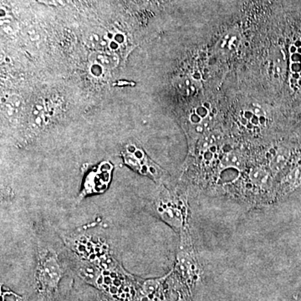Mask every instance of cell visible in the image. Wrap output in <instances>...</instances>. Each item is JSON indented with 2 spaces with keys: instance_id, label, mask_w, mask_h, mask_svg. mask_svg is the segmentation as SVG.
I'll return each instance as SVG.
<instances>
[{
  "instance_id": "obj_1",
  "label": "cell",
  "mask_w": 301,
  "mask_h": 301,
  "mask_svg": "<svg viewBox=\"0 0 301 301\" xmlns=\"http://www.w3.org/2000/svg\"><path fill=\"white\" fill-rule=\"evenodd\" d=\"M65 246L72 254L97 264L104 270L120 268L121 264L111 253L110 247L104 239L84 232L61 235Z\"/></svg>"
},
{
  "instance_id": "obj_2",
  "label": "cell",
  "mask_w": 301,
  "mask_h": 301,
  "mask_svg": "<svg viewBox=\"0 0 301 301\" xmlns=\"http://www.w3.org/2000/svg\"><path fill=\"white\" fill-rule=\"evenodd\" d=\"M150 209L175 232L180 233L189 228L187 198L175 189L161 184L151 199Z\"/></svg>"
},
{
  "instance_id": "obj_3",
  "label": "cell",
  "mask_w": 301,
  "mask_h": 301,
  "mask_svg": "<svg viewBox=\"0 0 301 301\" xmlns=\"http://www.w3.org/2000/svg\"><path fill=\"white\" fill-rule=\"evenodd\" d=\"M36 250L37 284L43 293L50 294L57 291L65 274L64 264L57 251L49 244L39 241Z\"/></svg>"
},
{
  "instance_id": "obj_4",
  "label": "cell",
  "mask_w": 301,
  "mask_h": 301,
  "mask_svg": "<svg viewBox=\"0 0 301 301\" xmlns=\"http://www.w3.org/2000/svg\"><path fill=\"white\" fill-rule=\"evenodd\" d=\"M173 270L189 289L194 287L200 281L202 268L193 245L190 228L179 233V243Z\"/></svg>"
},
{
  "instance_id": "obj_5",
  "label": "cell",
  "mask_w": 301,
  "mask_h": 301,
  "mask_svg": "<svg viewBox=\"0 0 301 301\" xmlns=\"http://www.w3.org/2000/svg\"><path fill=\"white\" fill-rule=\"evenodd\" d=\"M112 170L110 163L103 162L90 171L83 181L77 197L78 202L106 191L111 182Z\"/></svg>"
},
{
  "instance_id": "obj_6",
  "label": "cell",
  "mask_w": 301,
  "mask_h": 301,
  "mask_svg": "<svg viewBox=\"0 0 301 301\" xmlns=\"http://www.w3.org/2000/svg\"><path fill=\"white\" fill-rule=\"evenodd\" d=\"M74 256V270L75 271L76 274L86 283L94 287H96L98 279L102 273V269L94 263L79 259L75 255Z\"/></svg>"
},
{
  "instance_id": "obj_7",
  "label": "cell",
  "mask_w": 301,
  "mask_h": 301,
  "mask_svg": "<svg viewBox=\"0 0 301 301\" xmlns=\"http://www.w3.org/2000/svg\"><path fill=\"white\" fill-rule=\"evenodd\" d=\"M290 156V151L288 149H283L279 150V152L275 153L273 156L270 162V169L273 171V175H276L279 171L285 167V165L288 162V160Z\"/></svg>"
},
{
  "instance_id": "obj_8",
  "label": "cell",
  "mask_w": 301,
  "mask_h": 301,
  "mask_svg": "<svg viewBox=\"0 0 301 301\" xmlns=\"http://www.w3.org/2000/svg\"><path fill=\"white\" fill-rule=\"evenodd\" d=\"M1 296H2V301H21V298L19 295H17L16 294L3 289L1 292Z\"/></svg>"
},
{
  "instance_id": "obj_9",
  "label": "cell",
  "mask_w": 301,
  "mask_h": 301,
  "mask_svg": "<svg viewBox=\"0 0 301 301\" xmlns=\"http://www.w3.org/2000/svg\"><path fill=\"white\" fill-rule=\"evenodd\" d=\"M90 71L92 75L95 76V77H99L103 74V67L101 66V65L96 63V64H94L90 66Z\"/></svg>"
},
{
  "instance_id": "obj_10",
  "label": "cell",
  "mask_w": 301,
  "mask_h": 301,
  "mask_svg": "<svg viewBox=\"0 0 301 301\" xmlns=\"http://www.w3.org/2000/svg\"><path fill=\"white\" fill-rule=\"evenodd\" d=\"M196 113L201 118H206L208 115V110L204 106H199L196 109Z\"/></svg>"
},
{
  "instance_id": "obj_11",
  "label": "cell",
  "mask_w": 301,
  "mask_h": 301,
  "mask_svg": "<svg viewBox=\"0 0 301 301\" xmlns=\"http://www.w3.org/2000/svg\"><path fill=\"white\" fill-rule=\"evenodd\" d=\"M190 121H191V123L198 125V124H200V123L202 122V118H201L197 113H194V114L191 115V116H190Z\"/></svg>"
},
{
  "instance_id": "obj_12",
  "label": "cell",
  "mask_w": 301,
  "mask_h": 301,
  "mask_svg": "<svg viewBox=\"0 0 301 301\" xmlns=\"http://www.w3.org/2000/svg\"><path fill=\"white\" fill-rule=\"evenodd\" d=\"M114 40L117 42L118 44H122L125 41V36L121 34H117L114 36Z\"/></svg>"
},
{
  "instance_id": "obj_13",
  "label": "cell",
  "mask_w": 301,
  "mask_h": 301,
  "mask_svg": "<svg viewBox=\"0 0 301 301\" xmlns=\"http://www.w3.org/2000/svg\"><path fill=\"white\" fill-rule=\"evenodd\" d=\"M291 60L294 61V62H299L301 60V55L299 53H294L291 55Z\"/></svg>"
},
{
  "instance_id": "obj_14",
  "label": "cell",
  "mask_w": 301,
  "mask_h": 301,
  "mask_svg": "<svg viewBox=\"0 0 301 301\" xmlns=\"http://www.w3.org/2000/svg\"><path fill=\"white\" fill-rule=\"evenodd\" d=\"M109 48L112 50H115L119 48V44L115 40L110 41V43L109 44Z\"/></svg>"
},
{
  "instance_id": "obj_15",
  "label": "cell",
  "mask_w": 301,
  "mask_h": 301,
  "mask_svg": "<svg viewBox=\"0 0 301 301\" xmlns=\"http://www.w3.org/2000/svg\"><path fill=\"white\" fill-rule=\"evenodd\" d=\"M253 114L256 115H259V116L264 115V112H263V110H261L260 108H259V107H254V108H253Z\"/></svg>"
},
{
  "instance_id": "obj_16",
  "label": "cell",
  "mask_w": 301,
  "mask_h": 301,
  "mask_svg": "<svg viewBox=\"0 0 301 301\" xmlns=\"http://www.w3.org/2000/svg\"><path fill=\"white\" fill-rule=\"evenodd\" d=\"M250 123H252L253 125H259V116L258 115H253V116L252 118H251V120H250Z\"/></svg>"
},
{
  "instance_id": "obj_17",
  "label": "cell",
  "mask_w": 301,
  "mask_h": 301,
  "mask_svg": "<svg viewBox=\"0 0 301 301\" xmlns=\"http://www.w3.org/2000/svg\"><path fill=\"white\" fill-rule=\"evenodd\" d=\"M291 69L294 72H299L301 69V65L300 64H293L291 65Z\"/></svg>"
},
{
  "instance_id": "obj_18",
  "label": "cell",
  "mask_w": 301,
  "mask_h": 301,
  "mask_svg": "<svg viewBox=\"0 0 301 301\" xmlns=\"http://www.w3.org/2000/svg\"><path fill=\"white\" fill-rule=\"evenodd\" d=\"M253 115L254 114H253V112H252V111H245V112H244V117H245V118L247 119V120H248V121H250L251 118L253 116Z\"/></svg>"
},
{
  "instance_id": "obj_19",
  "label": "cell",
  "mask_w": 301,
  "mask_h": 301,
  "mask_svg": "<svg viewBox=\"0 0 301 301\" xmlns=\"http://www.w3.org/2000/svg\"><path fill=\"white\" fill-rule=\"evenodd\" d=\"M239 121L242 123V125H244V126H247V125H248V120H247V119L245 118V117H242V118H240V120H239Z\"/></svg>"
},
{
  "instance_id": "obj_20",
  "label": "cell",
  "mask_w": 301,
  "mask_h": 301,
  "mask_svg": "<svg viewBox=\"0 0 301 301\" xmlns=\"http://www.w3.org/2000/svg\"><path fill=\"white\" fill-rule=\"evenodd\" d=\"M259 123L264 125L265 122H266V119H265L264 115H261V116H259Z\"/></svg>"
},
{
  "instance_id": "obj_21",
  "label": "cell",
  "mask_w": 301,
  "mask_h": 301,
  "mask_svg": "<svg viewBox=\"0 0 301 301\" xmlns=\"http://www.w3.org/2000/svg\"><path fill=\"white\" fill-rule=\"evenodd\" d=\"M42 121H43V120H42L41 117H37V118L35 119V123H36L37 125H40V124H42Z\"/></svg>"
},
{
  "instance_id": "obj_22",
  "label": "cell",
  "mask_w": 301,
  "mask_h": 301,
  "mask_svg": "<svg viewBox=\"0 0 301 301\" xmlns=\"http://www.w3.org/2000/svg\"><path fill=\"white\" fill-rule=\"evenodd\" d=\"M192 77L194 78L195 80H199L200 78H201V75H200L199 73H195L192 75Z\"/></svg>"
},
{
  "instance_id": "obj_23",
  "label": "cell",
  "mask_w": 301,
  "mask_h": 301,
  "mask_svg": "<svg viewBox=\"0 0 301 301\" xmlns=\"http://www.w3.org/2000/svg\"><path fill=\"white\" fill-rule=\"evenodd\" d=\"M203 106H204V107H205L206 109H208H208H210V108H211V106H210V104H209V103H208V102H205V103H203Z\"/></svg>"
},
{
  "instance_id": "obj_24",
  "label": "cell",
  "mask_w": 301,
  "mask_h": 301,
  "mask_svg": "<svg viewBox=\"0 0 301 301\" xmlns=\"http://www.w3.org/2000/svg\"><path fill=\"white\" fill-rule=\"evenodd\" d=\"M275 69H276V73L277 74H280L281 73V68H280V66H279V65H277L276 68H275Z\"/></svg>"
},
{
  "instance_id": "obj_25",
  "label": "cell",
  "mask_w": 301,
  "mask_h": 301,
  "mask_svg": "<svg viewBox=\"0 0 301 301\" xmlns=\"http://www.w3.org/2000/svg\"><path fill=\"white\" fill-rule=\"evenodd\" d=\"M296 51V47L295 46H292L291 48H290V52L291 53H294Z\"/></svg>"
},
{
  "instance_id": "obj_26",
  "label": "cell",
  "mask_w": 301,
  "mask_h": 301,
  "mask_svg": "<svg viewBox=\"0 0 301 301\" xmlns=\"http://www.w3.org/2000/svg\"><path fill=\"white\" fill-rule=\"evenodd\" d=\"M42 109H43V107H42V106H40V105H37V106H36V110H39H39H42Z\"/></svg>"
},
{
  "instance_id": "obj_27",
  "label": "cell",
  "mask_w": 301,
  "mask_h": 301,
  "mask_svg": "<svg viewBox=\"0 0 301 301\" xmlns=\"http://www.w3.org/2000/svg\"><path fill=\"white\" fill-rule=\"evenodd\" d=\"M294 46H295V47H300V46H301V42H300V41H297V42L295 43V45H294Z\"/></svg>"
},
{
  "instance_id": "obj_28",
  "label": "cell",
  "mask_w": 301,
  "mask_h": 301,
  "mask_svg": "<svg viewBox=\"0 0 301 301\" xmlns=\"http://www.w3.org/2000/svg\"><path fill=\"white\" fill-rule=\"evenodd\" d=\"M107 36H108V38H109V39H111L112 38L114 39V36H113V34H108V35H107Z\"/></svg>"
},
{
  "instance_id": "obj_29",
  "label": "cell",
  "mask_w": 301,
  "mask_h": 301,
  "mask_svg": "<svg viewBox=\"0 0 301 301\" xmlns=\"http://www.w3.org/2000/svg\"><path fill=\"white\" fill-rule=\"evenodd\" d=\"M34 115H39V110H34Z\"/></svg>"
},
{
  "instance_id": "obj_30",
  "label": "cell",
  "mask_w": 301,
  "mask_h": 301,
  "mask_svg": "<svg viewBox=\"0 0 301 301\" xmlns=\"http://www.w3.org/2000/svg\"><path fill=\"white\" fill-rule=\"evenodd\" d=\"M190 84H191V83H190V81H189L188 80H186V85H187V86H190Z\"/></svg>"
},
{
  "instance_id": "obj_31",
  "label": "cell",
  "mask_w": 301,
  "mask_h": 301,
  "mask_svg": "<svg viewBox=\"0 0 301 301\" xmlns=\"http://www.w3.org/2000/svg\"><path fill=\"white\" fill-rule=\"evenodd\" d=\"M106 45V41H102L101 42V45Z\"/></svg>"
},
{
  "instance_id": "obj_32",
  "label": "cell",
  "mask_w": 301,
  "mask_h": 301,
  "mask_svg": "<svg viewBox=\"0 0 301 301\" xmlns=\"http://www.w3.org/2000/svg\"><path fill=\"white\" fill-rule=\"evenodd\" d=\"M298 53L301 54V48H299V49H298Z\"/></svg>"
}]
</instances>
